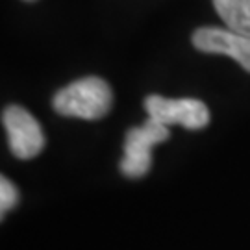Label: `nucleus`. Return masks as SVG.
<instances>
[{"mask_svg": "<svg viewBox=\"0 0 250 250\" xmlns=\"http://www.w3.org/2000/svg\"><path fill=\"white\" fill-rule=\"evenodd\" d=\"M169 139V126L154 119H146L143 126L132 128L125 137V156L121 161V170L128 178L145 176L152 163V146Z\"/></svg>", "mask_w": 250, "mask_h": 250, "instance_id": "f03ea898", "label": "nucleus"}, {"mask_svg": "<svg viewBox=\"0 0 250 250\" xmlns=\"http://www.w3.org/2000/svg\"><path fill=\"white\" fill-rule=\"evenodd\" d=\"M113 104V93L102 78L87 76L72 82L54 97V109L65 117L97 121L102 119Z\"/></svg>", "mask_w": 250, "mask_h": 250, "instance_id": "f257e3e1", "label": "nucleus"}, {"mask_svg": "<svg viewBox=\"0 0 250 250\" xmlns=\"http://www.w3.org/2000/svg\"><path fill=\"white\" fill-rule=\"evenodd\" d=\"M2 123L8 132L9 148L21 160L36 158L45 146L43 130L24 107L9 106L2 113Z\"/></svg>", "mask_w": 250, "mask_h": 250, "instance_id": "20e7f679", "label": "nucleus"}, {"mask_svg": "<svg viewBox=\"0 0 250 250\" xmlns=\"http://www.w3.org/2000/svg\"><path fill=\"white\" fill-rule=\"evenodd\" d=\"M17 200H19V193L17 189H15V186L8 178L0 180V211H2V215L6 213V211H9L13 206L17 204Z\"/></svg>", "mask_w": 250, "mask_h": 250, "instance_id": "0eeeda50", "label": "nucleus"}, {"mask_svg": "<svg viewBox=\"0 0 250 250\" xmlns=\"http://www.w3.org/2000/svg\"><path fill=\"white\" fill-rule=\"evenodd\" d=\"M213 6L228 30L250 37V0H213Z\"/></svg>", "mask_w": 250, "mask_h": 250, "instance_id": "423d86ee", "label": "nucleus"}, {"mask_svg": "<svg viewBox=\"0 0 250 250\" xmlns=\"http://www.w3.org/2000/svg\"><path fill=\"white\" fill-rule=\"evenodd\" d=\"M193 45L200 52L224 54L250 72V37L223 28H200L193 34Z\"/></svg>", "mask_w": 250, "mask_h": 250, "instance_id": "39448f33", "label": "nucleus"}, {"mask_svg": "<svg viewBox=\"0 0 250 250\" xmlns=\"http://www.w3.org/2000/svg\"><path fill=\"white\" fill-rule=\"evenodd\" d=\"M145 109L150 119L165 126L180 125L188 130H200L209 123V111L198 99H165L150 95L145 100Z\"/></svg>", "mask_w": 250, "mask_h": 250, "instance_id": "7ed1b4c3", "label": "nucleus"}, {"mask_svg": "<svg viewBox=\"0 0 250 250\" xmlns=\"http://www.w3.org/2000/svg\"><path fill=\"white\" fill-rule=\"evenodd\" d=\"M28 2H30V0H28Z\"/></svg>", "mask_w": 250, "mask_h": 250, "instance_id": "6e6552de", "label": "nucleus"}]
</instances>
